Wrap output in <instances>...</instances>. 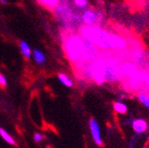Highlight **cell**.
I'll use <instances>...</instances> for the list:
<instances>
[{
  "label": "cell",
  "instance_id": "cell-9",
  "mask_svg": "<svg viewBox=\"0 0 149 148\" xmlns=\"http://www.w3.org/2000/svg\"><path fill=\"white\" fill-rule=\"evenodd\" d=\"M19 47H20V51H21L22 55L24 56V57H26L27 59L31 57V56H32L31 47H29V45L26 41H20Z\"/></svg>",
  "mask_w": 149,
  "mask_h": 148
},
{
  "label": "cell",
  "instance_id": "cell-2",
  "mask_svg": "<svg viewBox=\"0 0 149 148\" xmlns=\"http://www.w3.org/2000/svg\"><path fill=\"white\" fill-rule=\"evenodd\" d=\"M64 50L66 57L74 65H82L92 58L86 50L83 38L77 35H71L65 38Z\"/></svg>",
  "mask_w": 149,
  "mask_h": 148
},
{
  "label": "cell",
  "instance_id": "cell-5",
  "mask_svg": "<svg viewBox=\"0 0 149 148\" xmlns=\"http://www.w3.org/2000/svg\"><path fill=\"white\" fill-rule=\"evenodd\" d=\"M131 127L134 133L142 135L149 130V124L144 118H134Z\"/></svg>",
  "mask_w": 149,
  "mask_h": 148
},
{
  "label": "cell",
  "instance_id": "cell-16",
  "mask_svg": "<svg viewBox=\"0 0 149 148\" xmlns=\"http://www.w3.org/2000/svg\"><path fill=\"white\" fill-rule=\"evenodd\" d=\"M45 138V136L41 134H39V133H36V134L34 135V141L36 143H40L41 141H43Z\"/></svg>",
  "mask_w": 149,
  "mask_h": 148
},
{
  "label": "cell",
  "instance_id": "cell-11",
  "mask_svg": "<svg viewBox=\"0 0 149 148\" xmlns=\"http://www.w3.org/2000/svg\"><path fill=\"white\" fill-rule=\"evenodd\" d=\"M33 56H34V60L36 64L42 65L46 62V56L38 49H35L33 51Z\"/></svg>",
  "mask_w": 149,
  "mask_h": 148
},
{
  "label": "cell",
  "instance_id": "cell-7",
  "mask_svg": "<svg viewBox=\"0 0 149 148\" xmlns=\"http://www.w3.org/2000/svg\"><path fill=\"white\" fill-rule=\"evenodd\" d=\"M113 109L118 115H126L128 113V106L123 100H116L113 104Z\"/></svg>",
  "mask_w": 149,
  "mask_h": 148
},
{
  "label": "cell",
  "instance_id": "cell-19",
  "mask_svg": "<svg viewBox=\"0 0 149 148\" xmlns=\"http://www.w3.org/2000/svg\"><path fill=\"white\" fill-rule=\"evenodd\" d=\"M0 2L2 4H7V0H0Z\"/></svg>",
  "mask_w": 149,
  "mask_h": 148
},
{
  "label": "cell",
  "instance_id": "cell-1",
  "mask_svg": "<svg viewBox=\"0 0 149 148\" xmlns=\"http://www.w3.org/2000/svg\"><path fill=\"white\" fill-rule=\"evenodd\" d=\"M80 35L102 49H123L126 47V41L121 36L108 33L95 25L82 27Z\"/></svg>",
  "mask_w": 149,
  "mask_h": 148
},
{
  "label": "cell",
  "instance_id": "cell-12",
  "mask_svg": "<svg viewBox=\"0 0 149 148\" xmlns=\"http://www.w3.org/2000/svg\"><path fill=\"white\" fill-rule=\"evenodd\" d=\"M0 136H1L7 144H9L11 145H16V141H15V139L8 134V133H7L6 130H5L2 127H0Z\"/></svg>",
  "mask_w": 149,
  "mask_h": 148
},
{
  "label": "cell",
  "instance_id": "cell-10",
  "mask_svg": "<svg viewBox=\"0 0 149 148\" xmlns=\"http://www.w3.org/2000/svg\"><path fill=\"white\" fill-rule=\"evenodd\" d=\"M57 77H58L59 81H60V83L62 85H64L65 86H66V87H72L74 85V81L68 75H65V74H64V73L58 74Z\"/></svg>",
  "mask_w": 149,
  "mask_h": 148
},
{
  "label": "cell",
  "instance_id": "cell-18",
  "mask_svg": "<svg viewBox=\"0 0 149 148\" xmlns=\"http://www.w3.org/2000/svg\"><path fill=\"white\" fill-rule=\"evenodd\" d=\"M6 85H7V80H6V78L2 75V74H0V86L6 87Z\"/></svg>",
  "mask_w": 149,
  "mask_h": 148
},
{
  "label": "cell",
  "instance_id": "cell-14",
  "mask_svg": "<svg viewBox=\"0 0 149 148\" xmlns=\"http://www.w3.org/2000/svg\"><path fill=\"white\" fill-rule=\"evenodd\" d=\"M140 137H141V135L136 134V133H134V135L131 136V138H130V140H129L128 147H129V148H134V147H136V145H137V143L139 142Z\"/></svg>",
  "mask_w": 149,
  "mask_h": 148
},
{
  "label": "cell",
  "instance_id": "cell-15",
  "mask_svg": "<svg viewBox=\"0 0 149 148\" xmlns=\"http://www.w3.org/2000/svg\"><path fill=\"white\" fill-rule=\"evenodd\" d=\"M74 4L78 8H86L88 6L87 0H74Z\"/></svg>",
  "mask_w": 149,
  "mask_h": 148
},
{
  "label": "cell",
  "instance_id": "cell-21",
  "mask_svg": "<svg viewBox=\"0 0 149 148\" xmlns=\"http://www.w3.org/2000/svg\"><path fill=\"white\" fill-rule=\"evenodd\" d=\"M147 142H148V144H149V135H147Z\"/></svg>",
  "mask_w": 149,
  "mask_h": 148
},
{
  "label": "cell",
  "instance_id": "cell-17",
  "mask_svg": "<svg viewBox=\"0 0 149 148\" xmlns=\"http://www.w3.org/2000/svg\"><path fill=\"white\" fill-rule=\"evenodd\" d=\"M133 119L134 118H125V119H124L122 121V124L124 125V126H131V124H132V122H133Z\"/></svg>",
  "mask_w": 149,
  "mask_h": 148
},
{
  "label": "cell",
  "instance_id": "cell-8",
  "mask_svg": "<svg viewBox=\"0 0 149 148\" xmlns=\"http://www.w3.org/2000/svg\"><path fill=\"white\" fill-rule=\"evenodd\" d=\"M136 97L141 105L149 109V91H140Z\"/></svg>",
  "mask_w": 149,
  "mask_h": 148
},
{
  "label": "cell",
  "instance_id": "cell-6",
  "mask_svg": "<svg viewBox=\"0 0 149 148\" xmlns=\"http://www.w3.org/2000/svg\"><path fill=\"white\" fill-rule=\"evenodd\" d=\"M81 20L85 26H93L97 23V13L93 9H86L81 15Z\"/></svg>",
  "mask_w": 149,
  "mask_h": 148
},
{
  "label": "cell",
  "instance_id": "cell-4",
  "mask_svg": "<svg viewBox=\"0 0 149 148\" xmlns=\"http://www.w3.org/2000/svg\"><path fill=\"white\" fill-rule=\"evenodd\" d=\"M89 130H90V134L95 144L97 146H103L104 142L101 136L100 125L95 118H91V119L89 120Z\"/></svg>",
  "mask_w": 149,
  "mask_h": 148
},
{
  "label": "cell",
  "instance_id": "cell-13",
  "mask_svg": "<svg viewBox=\"0 0 149 148\" xmlns=\"http://www.w3.org/2000/svg\"><path fill=\"white\" fill-rule=\"evenodd\" d=\"M38 2L47 8L55 9L59 4V0H38Z\"/></svg>",
  "mask_w": 149,
  "mask_h": 148
},
{
  "label": "cell",
  "instance_id": "cell-3",
  "mask_svg": "<svg viewBox=\"0 0 149 148\" xmlns=\"http://www.w3.org/2000/svg\"><path fill=\"white\" fill-rule=\"evenodd\" d=\"M119 77H120V76H119V66H117L116 62L113 60H106V82H116L119 79Z\"/></svg>",
  "mask_w": 149,
  "mask_h": 148
},
{
  "label": "cell",
  "instance_id": "cell-20",
  "mask_svg": "<svg viewBox=\"0 0 149 148\" xmlns=\"http://www.w3.org/2000/svg\"><path fill=\"white\" fill-rule=\"evenodd\" d=\"M143 147H144V148H147V147H149V146H148L147 145H144Z\"/></svg>",
  "mask_w": 149,
  "mask_h": 148
}]
</instances>
